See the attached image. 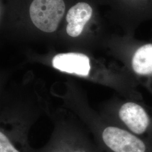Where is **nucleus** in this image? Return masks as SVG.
Instances as JSON below:
<instances>
[{"instance_id": "7", "label": "nucleus", "mask_w": 152, "mask_h": 152, "mask_svg": "<svg viewBox=\"0 0 152 152\" xmlns=\"http://www.w3.org/2000/svg\"><path fill=\"white\" fill-rule=\"evenodd\" d=\"M0 152H20L2 132H0Z\"/></svg>"}, {"instance_id": "3", "label": "nucleus", "mask_w": 152, "mask_h": 152, "mask_svg": "<svg viewBox=\"0 0 152 152\" xmlns=\"http://www.w3.org/2000/svg\"><path fill=\"white\" fill-rule=\"evenodd\" d=\"M120 118L135 135L144 134L149 124L148 115L145 109L137 104L128 102L120 109Z\"/></svg>"}, {"instance_id": "8", "label": "nucleus", "mask_w": 152, "mask_h": 152, "mask_svg": "<svg viewBox=\"0 0 152 152\" xmlns=\"http://www.w3.org/2000/svg\"><path fill=\"white\" fill-rule=\"evenodd\" d=\"M85 148H60V151H55V152H86L85 151Z\"/></svg>"}, {"instance_id": "6", "label": "nucleus", "mask_w": 152, "mask_h": 152, "mask_svg": "<svg viewBox=\"0 0 152 152\" xmlns=\"http://www.w3.org/2000/svg\"><path fill=\"white\" fill-rule=\"evenodd\" d=\"M132 68L139 75L152 74V45L140 47L135 53L132 60Z\"/></svg>"}, {"instance_id": "2", "label": "nucleus", "mask_w": 152, "mask_h": 152, "mask_svg": "<svg viewBox=\"0 0 152 152\" xmlns=\"http://www.w3.org/2000/svg\"><path fill=\"white\" fill-rule=\"evenodd\" d=\"M104 147L109 152H151L143 140L127 131L108 127L102 134Z\"/></svg>"}, {"instance_id": "1", "label": "nucleus", "mask_w": 152, "mask_h": 152, "mask_svg": "<svg viewBox=\"0 0 152 152\" xmlns=\"http://www.w3.org/2000/svg\"><path fill=\"white\" fill-rule=\"evenodd\" d=\"M63 0H33L29 15L34 26L45 32H53L65 13Z\"/></svg>"}, {"instance_id": "4", "label": "nucleus", "mask_w": 152, "mask_h": 152, "mask_svg": "<svg viewBox=\"0 0 152 152\" xmlns=\"http://www.w3.org/2000/svg\"><path fill=\"white\" fill-rule=\"evenodd\" d=\"M55 68L69 73L86 76L90 70V60L85 55L80 53L59 54L53 59Z\"/></svg>"}, {"instance_id": "5", "label": "nucleus", "mask_w": 152, "mask_h": 152, "mask_svg": "<svg viewBox=\"0 0 152 152\" xmlns=\"http://www.w3.org/2000/svg\"><path fill=\"white\" fill-rule=\"evenodd\" d=\"M92 14L91 7L85 2H80L72 7L66 16L68 22L66 31L68 34L73 37L80 35Z\"/></svg>"}]
</instances>
